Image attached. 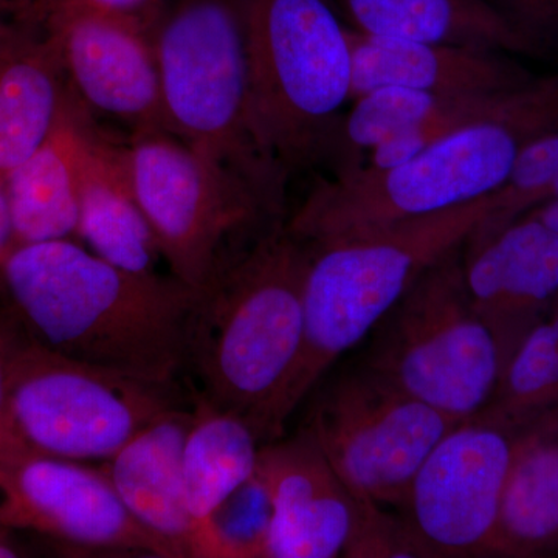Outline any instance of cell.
<instances>
[{
	"mask_svg": "<svg viewBox=\"0 0 558 558\" xmlns=\"http://www.w3.org/2000/svg\"><path fill=\"white\" fill-rule=\"evenodd\" d=\"M0 303L33 343L150 384L189 362L201 292L157 271L121 269L73 240L16 245L0 266Z\"/></svg>",
	"mask_w": 558,
	"mask_h": 558,
	"instance_id": "obj_1",
	"label": "cell"
},
{
	"mask_svg": "<svg viewBox=\"0 0 558 558\" xmlns=\"http://www.w3.org/2000/svg\"><path fill=\"white\" fill-rule=\"evenodd\" d=\"M557 131L554 72L509 90L494 116L459 128L403 163L318 180L286 226L303 241L340 240L481 199L502 185L529 142Z\"/></svg>",
	"mask_w": 558,
	"mask_h": 558,
	"instance_id": "obj_2",
	"label": "cell"
},
{
	"mask_svg": "<svg viewBox=\"0 0 558 558\" xmlns=\"http://www.w3.org/2000/svg\"><path fill=\"white\" fill-rule=\"evenodd\" d=\"M307 260L306 242L274 223L201 292L191 319L194 396L245 418L260 444L303 347Z\"/></svg>",
	"mask_w": 558,
	"mask_h": 558,
	"instance_id": "obj_3",
	"label": "cell"
},
{
	"mask_svg": "<svg viewBox=\"0 0 558 558\" xmlns=\"http://www.w3.org/2000/svg\"><path fill=\"white\" fill-rule=\"evenodd\" d=\"M492 209L494 193L373 233L304 241L310 260L304 279L303 347L275 411L271 440L284 436L293 411L330 366L373 332L422 271L464 245Z\"/></svg>",
	"mask_w": 558,
	"mask_h": 558,
	"instance_id": "obj_4",
	"label": "cell"
},
{
	"mask_svg": "<svg viewBox=\"0 0 558 558\" xmlns=\"http://www.w3.org/2000/svg\"><path fill=\"white\" fill-rule=\"evenodd\" d=\"M148 28L168 132L248 183L277 218H288L289 179L250 126L244 2L161 0Z\"/></svg>",
	"mask_w": 558,
	"mask_h": 558,
	"instance_id": "obj_5",
	"label": "cell"
},
{
	"mask_svg": "<svg viewBox=\"0 0 558 558\" xmlns=\"http://www.w3.org/2000/svg\"><path fill=\"white\" fill-rule=\"evenodd\" d=\"M253 137L292 178L325 165L351 100L348 28L330 0H242Z\"/></svg>",
	"mask_w": 558,
	"mask_h": 558,
	"instance_id": "obj_6",
	"label": "cell"
},
{
	"mask_svg": "<svg viewBox=\"0 0 558 558\" xmlns=\"http://www.w3.org/2000/svg\"><path fill=\"white\" fill-rule=\"evenodd\" d=\"M464 245L422 271L373 329L362 363L411 398L461 421L486 409L502 368L497 340L465 286Z\"/></svg>",
	"mask_w": 558,
	"mask_h": 558,
	"instance_id": "obj_7",
	"label": "cell"
},
{
	"mask_svg": "<svg viewBox=\"0 0 558 558\" xmlns=\"http://www.w3.org/2000/svg\"><path fill=\"white\" fill-rule=\"evenodd\" d=\"M126 160L160 258L197 292L211 288L264 230L286 220L248 183L171 132L130 135Z\"/></svg>",
	"mask_w": 558,
	"mask_h": 558,
	"instance_id": "obj_8",
	"label": "cell"
},
{
	"mask_svg": "<svg viewBox=\"0 0 558 558\" xmlns=\"http://www.w3.org/2000/svg\"><path fill=\"white\" fill-rule=\"evenodd\" d=\"M183 405L178 385L150 384L65 357L25 336L11 371L9 433L16 446L36 453L106 462Z\"/></svg>",
	"mask_w": 558,
	"mask_h": 558,
	"instance_id": "obj_9",
	"label": "cell"
},
{
	"mask_svg": "<svg viewBox=\"0 0 558 558\" xmlns=\"http://www.w3.org/2000/svg\"><path fill=\"white\" fill-rule=\"evenodd\" d=\"M458 422L360 366L319 392L301 428L355 497L399 508L418 465Z\"/></svg>",
	"mask_w": 558,
	"mask_h": 558,
	"instance_id": "obj_10",
	"label": "cell"
},
{
	"mask_svg": "<svg viewBox=\"0 0 558 558\" xmlns=\"http://www.w3.org/2000/svg\"><path fill=\"white\" fill-rule=\"evenodd\" d=\"M515 429L480 413L425 457L399 506L418 557L494 556Z\"/></svg>",
	"mask_w": 558,
	"mask_h": 558,
	"instance_id": "obj_11",
	"label": "cell"
},
{
	"mask_svg": "<svg viewBox=\"0 0 558 558\" xmlns=\"http://www.w3.org/2000/svg\"><path fill=\"white\" fill-rule=\"evenodd\" d=\"M0 526L83 548L175 558L124 508L102 468L24 447L0 449Z\"/></svg>",
	"mask_w": 558,
	"mask_h": 558,
	"instance_id": "obj_12",
	"label": "cell"
},
{
	"mask_svg": "<svg viewBox=\"0 0 558 558\" xmlns=\"http://www.w3.org/2000/svg\"><path fill=\"white\" fill-rule=\"evenodd\" d=\"M44 33L57 46L70 89L95 119L117 121L130 135L168 131L148 25L83 13L54 22Z\"/></svg>",
	"mask_w": 558,
	"mask_h": 558,
	"instance_id": "obj_13",
	"label": "cell"
},
{
	"mask_svg": "<svg viewBox=\"0 0 558 558\" xmlns=\"http://www.w3.org/2000/svg\"><path fill=\"white\" fill-rule=\"evenodd\" d=\"M255 476L271 508L266 558L344 557L366 499L349 490L306 429L260 444Z\"/></svg>",
	"mask_w": 558,
	"mask_h": 558,
	"instance_id": "obj_14",
	"label": "cell"
},
{
	"mask_svg": "<svg viewBox=\"0 0 558 558\" xmlns=\"http://www.w3.org/2000/svg\"><path fill=\"white\" fill-rule=\"evenodd\" d=\"M464 279L505 365L539 312L557 300L558 233L527 213L492 236L468 240Z\"/></svg>",
	"mask_w": 558,
	"mask_h": 558,
	"instance_id": "obj_15",
	"label": "cell"
},
{
	"mask_svg": "<svg viewBox=\"0 0 558 558\" xmlns=\"http://www.w3.org/2000/svg\"><path fill=\"white\" fill-rule=\"evenodd\" d=\"M351 100L381 87L438 95H486L517 89L535 78L505 51L379 38L348 28Z\"/></svg>",
	"mask_w": 558,
	"mask_h": 558,
	"instance_id": "obj_16",
	"label": "cell"
},
{
	"mask_svg": "<svg viewBox=\"0 0 558 558\" xmlns=\"http://www.w3.org/2000/svg\"><path fill=\"white\" fill-rule=\"evenodd\" d=\"M193 421V405L168 411L102 465L124 508L175 558L197 554L183 483V449Z\"/></svg>",
	"mask_w": 558,
	"mask_h": 558,
	"instance_id": "obj_17",
	"label": "cell"
},
{
	"mask_svg": "<svg viewBox=\"0 0 558 558\" xmlns=\"http://www.w3.org/2000/svg\"><path fill=\"white\" fill-rule=\"evenodd\" d=\"M95 121L69 86L49 137L3 182L16 245L76 236L81 163Z\"/></svg>",
	"mask_w": 558,
	"mask_h": 558,
	"instance_id": "obj_18",
	"label": "cell"
},
{
	"mask_svg": "<svg viewBox=\"0 0 558 558\" xmlns=\"http://www.w3.org/2000/svg\"><path fill=\"white\" fill-rule=\"evenodd\" d=\"M76 238L121 269L150 274L160 258L128 168L126 142L95 121L81 163Z\"/></svg>",
	"mask_w": 558,
	"mask_h": 558,
	"instance_id": "obj_19",
	"label": "cell"
},
{
	"mask_svg": "<svg viewBox=\"0 0 558 558\" xmlns=\"http://www.w3.org/2000/svg\"><path fill=\"white\" fill-rule=\"evenodd\" d=\"M558 549V405L515 429L494 556Z\"/></svg>",
	"mask_w": 558,
	"mask_h": 558,
	"instance_id": "obj_20",
	"label": "cell"
},
{
	"mask_svg": "<svg viewBox=\"0 0 558 558\" xmlns=\"http://www.w3.org/2000/svg\"><path fill=\"white\" fill-rule=\"evenodd\" d=\"M352 31L515 54L534 47L488 0H330Z\"/></svg>",
	"mask_w": 558,
	"mask_h": 558,
	"instance_id": "obj_21",
	"label": "cell"
},
{
	"mask_svg": "<svg viewBox=\"0 0 558 558\" xmlns=\"http://www.w3.org/2000/svg\"><path fill=\"white\" fill-rule=\"evenodd\" d=\"M194 421L183 449L186 505L197 527V558H211L209 521L256 472L260 440L245 418L193 395Z\"/></svg>",
	"mask_w": 558,
	"mask_h": 558,
	"instance_id": "obj_22",
	"label": "cell"
},
{
	"mask_svg": "<svg viewBox=\"0 0 558 558\" xmlns=\"http://www.w3.org/2000/svg\"><path fill=\"white\" fill-rule=\"evenodd\" d=\"M68 92L60 54L46 33L0 57V185L49 137Z\"/></svg>",
	"mask_w": 558,
	"mask_h": 558,
	"instance_id": "obj_23",
	"label": "cell"
},
{
	"mask_svg": "<svg viewBox=\"0 0 558 558\" xmlns=\"http://www.w3.org/2000/svg\"><path fill=\"white\" fill-rule=\"evenodd\" d=\"M558 405V349L553 323L527 330L502 365L497 388L481 413L519 428Z\"/></svg>",
	"mask_w": 558,
	"mask_h": 558,
	"instance_id": "obj_24",
	"label": "cell"
},
{
	"mask_svg": "<svg viewBox=\"0 0 558 558\" xmlns=\"http://www.w3.org/2000/svg\"><path fill=\"white\" fill-rule=\"evenodd\" d=\"M558 180V131L532 140L520 150L502 185L494 191V209L469 240L492 236L553 197Z\"/></svg>",
	"mask_w": 558,
	"mask_h": 558,
	"instance_id": "obj_25",
	"label": "cell"
},
{
	"mask_svg": "<svg viewBox=\"0 0 558 558\" xmlns=\"http://www.w3.org/2000/svg\"><path fill=\"white\" fill-rule=\"evenodd\" d=\"M270 521L269 497L253 475L213 513L211 558L266 557Z\"/></svg>",
	"mask_w": 558,
	"mask_h": 558,
	"instance_id": "obj_26",
	"label": "cell"
},
{
	"mask_svg": "<svg viewBox=\"0 0 558 558\" xmlns=\"http://www.w3.org/2000/svg\"><path fill=\"white\" fill-rule=\"evenodd\" d=\"M534 47L537 54L558 47V0H488Z\"/></svg>",
	"mask_w": 558,
	"mask_h": 558,
	"instance_id": "obj_27",
	"label": "cell"
},
{
	"mask_svg": "<svg viewBox=\"0 0 558 558\" xmlns=\"http://www.w3.org/2000/svg\"><path fill=\"white\" fill-rule=\"evenodd\" d=\"M40 27L83 13L113 14L148 25L161 0H33Z\"/></svg>",
	"mask_w": 558,
	"mask_h": 558,
	"instance_id": "obj_28",
	"label": "cell"
},
{
	"mask_svg": "<svg viewBox=\"0 0 558 558\" xmlns=\"http://www.w3.org/2000/svg\"><path fill=\"white\" fill-rule=\"evenodd\" d=\"M24 340L20 323L0 303V449L16 446L9 433V389L14 359Z\"/></svg>",
	"mask_w": 558,
	"mask_h": 558,
	"instance_id": "obj_29",
	"label": "cell"
},
{
	"mask_svg": "<svg viewBox=\"0 0 558 558\" xmlns=\"http://www.w3.org/2000/svg\"><path fill=\"white\" fill-rule=\"evenodd\" d=\"M14 247H16V241H14L13 226H11L9 204H7L3 185H0V266Z\"/></svg>",
	"mask_w": 558,
	"mask_h": 558,
	"instance_id": "obj_30",
	"label": "cell"
},
{
	"mask_svg": "<svg viewBox=\"0 0 558 558\" xmlns=\"http://www.w3.org/2000/svg\"><path fill=\"white\" fill-rule=\"evenodd\" d=\"M531 215L542 220L543 223L558 233V199L546 202L539 207L532 209Z\"/></svg>",
	"mask_w": 558,
	"mask_h": 558,
	"instance_id": "obj_31",
	"label": "cell"
},
{
	"mask_svg": "<svg viewBox=\"0 0 558 558\" xmlns=\"http://www.w3.org/2000/svg\"><path fill=\"white\" fill-rule=\"evenodd\" d=\"M17 549L10 539L9 529L0 526V557H16Z\"/></svg>",
	"mask_w": 558,
	"mask_h": 558,
	"instance_id": "obj_32",
	"label": "cell"
},
{
	"mask_svg": "<svg viewBox=\"0 0 558 558\" xmlns=\"http://www.w3.org/2000/svg\"><path fill=\"white\" fill-rule=\"evenodd\" d=\"M549 322L553 323L554 330H556L557 349H558V296H557V300L554 301L553 317H550Z\"/></svg>",
	"mask_w": 558,
	"mask_h": 558,
	"instance_id": "obj_33",
	"label": "cell"
},
{
	"mask_svg": "<svg viewBox=\"0 0 558 558\" xmlns=\"http://www.w3.org/2000/svg\"><path fill=\"white\" fill-rule=\"evenodd\" d=\"M558 199V180L556 182V185H554L553 190V197H550V201Z\"/></svg>",
	"mask_w": 558,
	"mask_h": 558,
	"instance_id": "obj_34",
	"label": "cell"
}]
</instances>
